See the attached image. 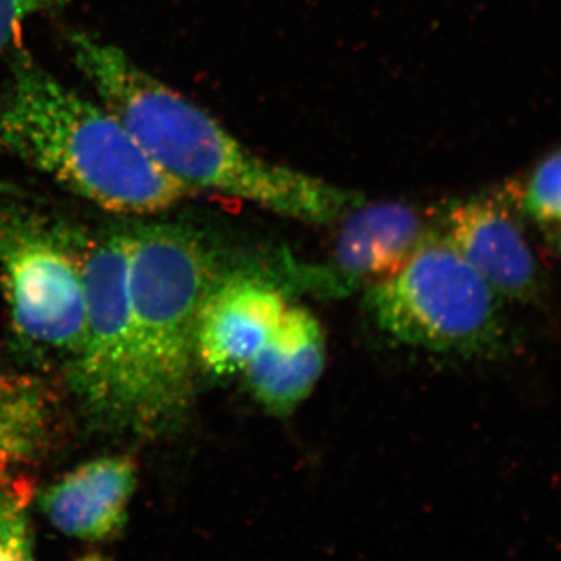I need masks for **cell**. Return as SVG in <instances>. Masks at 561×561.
<instances>
[{
    "label": "cell",
    "mask_w": 561,
    "mask_h": 561,
    "mask_svg": "<svg viewBox=\"0 0 561 561\" xmlns=\"http://www.w3.org/2000/svg\"><path fill=\"white\" fill-rule=\"evenodd\" d=\"M77 68L91 81L136 142L194 190H209L261 208L327 225L364 203L359 192L260 157L195 103L139 68L124 50L87 32L69 35Z\"/></svg>",
    "instance_id": "cell-1"
},
{
    "label": "cell",
    "mask_w": 561,
    "mask_h": 561,
    "mask_svg": "<svg viewBox=\"0 0 561 561\" xmlns=\"http://www.w3.org/2000/svg\"><path fill=\"white\" fill-rule=\"evenodd\" d=\"M0 144L111 213L149 216L194 192L162 171L113 111L81 98L24 51L0 102Z\"/></svg>",
    "instance_id": "cell-2"
},
{
    "label": "cell",
    "mask_w": 561,
    "mask_h": 561,
    "mask_svg": "<svg viewBox=\"0 0 561 561\" xmlns=\"http://www.w3.org/2000/svg\"><path fill=\"white\" fill-rule=\"evenodd\" d=\"M219 276L213 250L194 228L171 221L130 225L133 432L161 434L186 415L198 368V313Z\"/></svg>",
    "instance_id": "cell-3"
},
{
    "label": "cell",
    "mask_w": 561,
    "mask_h": 561,
    "mask_svg": "<svg viewBox=\"0 0 561 561\" xmlns=\"http://www.w3.org/2000/svg\"><path fill=\"white\" fill-rule=\"evenodd\" d=\"M365 300L379 330L404 345L467 359L507 348L504 300L445 232H427L400 271L373 284Z\"/></svg>",
    "instance_id": "cell-4"
},
{
    "label": "cell",
    "mask_w": 561,
    "mask_h": 561,
    "mask_svg": "<svg viewBox=\"0 0 561 561\" xmlns=\"http://www.w3.org/2000/svg\"><path fill=\"white\" fill-rule=\"evenodd\" d=\"M84 245L49 214L0 198V294L16 341L68 367L84 323Z\"/></svg>",
    "instance_id": "cell-5"
},
{
    "label": "cell",
    "mask_w": 561,
    "mask_h": 561,
    "mask_svg": "<svg viewBox=\"0 0 561 561\" xmlns=\"http://www.w3.org/2000/svg\"><path fill=\"white\" fill-rule=\"evenodd\" d=\"M68 376L92 420L135 431L130 225L102 231L84 245L83 334Z\"/></svg>",
    "instance_id": "cell-6"
},
{
    "label": "cell",
    "mask_w": 561,
    "mask_h": 561,
    "mask_svg": "<svg viewBox=\"0 0 561 561\" xmlns=\"http://www.w3.org/2000/svg\"><path fill=\"white\" fill-rule=\"evenodd\" d=\"M515 187L453 203L445 236L502 300L540 305L548 272L526 227Z\"/></svg>",
    "instance_id": "cell-7"
},
{
    "label": "cell",
    "mask_w": 561,
    "mask_h": 561,
    "mask_svg": "<svg viewBox=\"0 0 561 561\" xmlns=\"http://www.w3.org/2000/svg\"><path fill=\"white\" fill-rule=\"evenodd\" d=\"M419 209L401 202L360 203L343 217L330 261L286 262L294 286L324 298H341L400 271L426 238Z\"/></svg>",
    "instance_id": "cell-8"
},
{
    "label": "cell",
    "mask_w": 561,
    "mask_h": 561,
    "mask_svg": "<svg viewBox=\"0 0 561 561\" xmlns=\"http://www.w3.org/2000/svg\"><path fill=\"white\" fill-rule=\"evenodd\" d=\"M289 308L286 291L260 275H220L198 313L197 367L216 378L245 370Z\"/></svg>",
    "instance_id": "cell-9"
},
{
    "label": "cell",
    "mask_w": 561,
    "mask_h": 561,
    "mask_svg": "<svg viewBox=\"0 0 561 561\" xmlns=\"http://www.w3.org/2000/svg\"><path fill=\"white\" fill-rule=\"evenodd\" d=\"M138 486V467L128 456H103L81 463L39 496L41 512L70 538L101 541L127 522Z\"/></svg>",
    "instance_id": "cell-10"
},
{
    "label": "cell",
    "mask_w": 561,
    "mask_h": 561,
    "mask_svg": "<svg viewBox=\"0 0 561 561\" xmlns=\"http://www.w3.org/2000/svg\"><path fill=\"white\" fill-rule=\"evenodd\" d=\"M324 359L327 341L320 321L308 309L289 306L243 373L262 408L287 416L312 393Z\"/></svg>",
    "instance_id": "cell-11"
},
{
    "label": "cell",
    "mask_w": 561,
    "mask_h": 561,
    "mask_svg": "<svg viewBox=\"0 0 561 561\" xmlns=\"http://www.w3.org/2000/svg\"><path fill=\"white\" fill-rule=\"evenodd\" d=\"M49 389L35 376L0 373V471L39 456L54 431Z\"/></svg>",
    "instance_id": "cell-12"
},
{
    "label": "cell",
    "mask_w": 561,
    "mask_h": 561,
    "mask_svg": "<svg viewBox=\"0 0 561 561\" xmlns=\"http://www.w3.org/2000/svg\"><path fill=\"white\" fill-rule=\"evenodd\" d=\"M519 208L546 247L561 256V149L548 154L516 186Z\"/></svg>",
    "instance_id": "cell-13"
},
{
    "label": "cell",
    "mask_w": 561,
    "mask_h": 561,
    "mask_svg": "<svg viewBox=\"0 0 561 561\" xmlns=\"http://www.w3.org/2000/svg\"><path fill=\"white\" fill-rule=\"evenodd\" d=\"M31 485L10 478L0 493V561H35L27 505Z\"/></svg>",
    "instance_id": "cell-14"
},
{
    "label": "cell",
    "mask_w": 561,
    "mask_h": 561,
    "mask_svg": "<svg viewBox=\"0 0 561 561\" xmlns=\"http://www.w3.org/2000/svg\"><path fill=\"white\" fill-rule=\"evenodd\" d=\"M60 0H0V54L7 49L22 22Z\"/></svg>",
    "instance_id": "cell-15"
},
{
    "label": "cell",
    "mask_w": 561,
    "mask_h": 561,
    "mask_svg": "<svg viewBox=\"0 0 561 561\" xmlns=\"http://www.w3.org/2000/svg\"><path fill=\"white\" fill-rule=\"evenodd\" d=\"M77 561H108L105 557H102L101 553H88V556L81 557V559Z\"/></svg>",
    "instance_id": "cell-16"
},
{
    "label": "cell",
    "mask_w": 561,
    "mask_h": 561,
    "mask_svg": "<svg viewBox=\"0 0 561 561\" xmlns=\"http://www.w3.org/2000/svg\"><path fill=\"white\" fill-rule=\"evenodd\" d=\"M10 471H0V493L5 489L7 483L10 481Z\"/></svg>",
    "instance_id": "cell-17"
}]
</instances>
